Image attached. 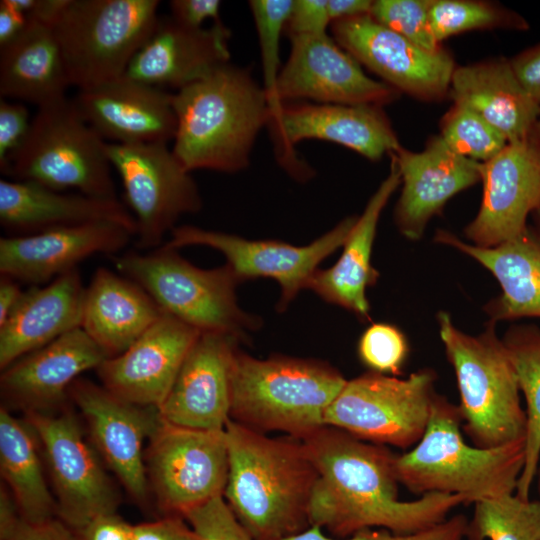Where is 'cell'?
<instances>
[{
  "instance_id": "obj_37",
  "label": "cell",
  "mask_w": 540,
  "mask_h": 540,
  "mask_svg": "<svg viewBox=\"0 0 540 540\" xmlns=\"http://www.w3.org/2000/svg\"><path fill=\"white\" fill-rule=\"evenodd\" d=\"M429 17L433 34L439 43L471 30L528 29L527 22L520 15L487 1L432 0Z\"/></svg>"
},
{
  "instance_id": "obj_29",
  "label": "cell",
  "mask_w": 540,
  "mask_h": 540,
  "mask_svg": "<svg viewBox=\"0 0 540 540\" xmlns=\"http://www.w3.org/2000/svg\"><path fill=\"white\" fill-rule=\"evenodd\" d=\"M434 240L473 258L498 281L501 294L483 310L489 320L540 318V238L532 227L520 236L494 247H480L438 229Z\"/></svg>"
},
{
  "instance_id": "obj_26",
  "label": "cell",
  "mask_w": 540,
  "mask_h": 540,
  "mask_svg": "<svg viewBox=\"0 0 540 540\" xmlns=\"http://www.w3.org/2000/svg\"><path fill=\"white\" fill-rule=\"evenodd\" d=\"M231 31L222 21L208 28H189L159 17L153 32L131 60L126 76L177 90L229 63Z\"/></svg>"
},
{
  "instance_id": "obj_32",
  "label": "cell",
  "mask_w": 540,
  "mask_h": 540,
  "mask_svg": "<svg viewBox=\"0 0 540 540\" xmlns=\"http://www.w3.org/2000/svg\"><path fill=\"white\" fill-rule=\"evenodd\" d=\"M448 96L479 114L508 142L529 137L540 118V106L522 88L509 60L502 58L456 67Z\"/></svg>"
},
{
  "instance_id": "obj_31",
  "label": "cell",
  "mask_w": 540,
  "mask_h": 540,
  "mask_svg": "<svg viewBox=\"0 0 540 540\" xmlns=\"http://www.w3.org/2000/svg\"><path fill=\"white\" fill-rule=\"evenodd\" d=\"M163 313L136 282L99 267L85 287L81 329L110 358L126 351Z\"/></svg>"
},
{
  "instance_id": "obj_51",
  "label": "cell",
  "mask_w": 540,
  "mask_h": 540,
  "mask_svg": "<svg viewBox=\"0 0 540 540\" xmlns=\"http://www.w3.org/2000/svg\"><path fill=\"white\" fill-rule=\"evenodd\" d=\"M29 18L6 0L0 1V48L17 38L30 24Z\"/></svg>"
},
{
  "instance_id": "obj_34",
  "label": "cell",
  "mask_w": 540,
  "mask_h": 540,
  "mask_svg": "<svg viewBox=\"0 0 540 540\" xmlns=\"http://www.w3.org/2000/svg\"><path fill=\"white\" fill-rule=\"evenodd\" d=\"M38 438L24 419L0 409V470L22 518L43 522L58 517L55 497L51 494L42 469Z\"/></svg>"
},
{
  "instance_id": "obj_43",
  "label": "cell",
  "mask_w": 540,
  "mask_h": 540,
  "mask_svg": "<svg viewBox=\"0 0 540 540\" xmlns=\"http://www.w3.org/2000/svg\"><path fill=\"white\" fill-rule=\"evenodd\" d=\"M467 524L466 516L457 514L428 530L415 534L399 535L386 529H366L341 539L327 537L319 526L310 525L304 531L281 540H464Z\"/></svg>"
},
{
  "instance_id": "obj_24",
  "label": "cell",
  "mask_w": 540,
  "mask_h": 540,
  "mask_svg": "<svg viewBox=\"0 0 540 540\" xmlns=\"http://www.w3.org/2000/svg\"><path fill=\"white\" fill-rule=\"evenodd\" d=\"M390 156L398 165L402 184L394 220L411 241L422 238L430 219L453 196L481 180L480 163L454 152L440 135L431 137L421 152L401 146Z\"/></svg>"
},
{
  "instance_id": "obj_25",
  "label": "cell",
  "mask_w": 540,
  "mask_h": 540,
  "mask_svg": "<svg viewBox=\"0 0 540 540\" xmlns=\"http://www.w3.org/2000/svg\"><path fill=\"white\" fill-rule=\"evenodd\" d=\"M107 358L81 328L74 329L1 370V397L24 412L54 411L78 376Z\"/></svg>"
},
{
  "instance_id": "obj_11",
  "label": "cell",
  "mask_w": 540,
  "mask_h": 540,
  "mask_svg": "<svg viewBox=\"0 0 540 540\" xmlns=\"http://www.w3.org/2000/svg\"><path fill=\"white\" fill-rule=\"evenodd\" d=\"M145 464L150 491L162 516L185 518L191 510L224 494L228 476L225 429L186 428L161 417L149 438Z\"/></svg>"
},
{
  "instance_id": "obj_16",
  "label": "cell",
  "mask_w": 540,
  "mask_h": 540,
  "mask_svg": "<svg viewBox=\"0 0 540 540\" xmlns=\"http://www.w3.org/2000/svg\"><path fill=\"white\" fill-rule=\"evenodd\" d=\"M69 398L83 415L91 444L140 507L150 501V486L143 444L161 416L157 407L124 400L102 385L78 378Z\"/></svg>"
},
{
  "instance_id": "obj_7",
  "label": "cell",
  "mask_w": 540,
  "mask_h": 540,
  "mask_svg": "<svg viewBox=\"0 0 540 540\" xmlns=\"http://www.w3.org/2000/svg\"><path fill=\"white\" fill-rule=\"evenodd\" d=\"M118 272L140 285L167 314L200 332H215L244 341L262 319L238 304L241 283L228 264L199 268L165 244L147 253L111 256Z\"/></svg>"
},
{
  "instance_id": "obj_19",
  "label": "cell",
  "mask_w": 540,
  "mask_h": 540,
  "mask_svg": "<svg viewBox=\"0 0 540 540\" xmlns=\"http://www.w3.org/2000/svg\"><path fill=\"white\" fill-rule=\"evenodd\" d=\"M483 197L475 218L465 227L471 244L494 247L527 228V218L540 208V140L508 142L496 156L479 164Z\"/></svg>"
},
{
  "instance_id": "obj_22",
  "label": "cell",
  "mask_w": 540,
  "mask_h": 540,
  "mask_svg": "<svg viewBox=\"0 0 540 540\" xmlns=\"http://www.w3.org/2000/svg\"><path fill=\"white\" fill-rule=\"evenodd\" d=\"M172 94L124 75L79 90L73 102L83 119L110 143L167 144L177 130Z\"/></svg>"
},
{
  "instance_id": "obj_45",
  "label": "cell",
  "mask_w": 540,
  "mask_h": 540,
  "mask_svg": "<svg viewBox=\"0 0 540 540\" xmlns=\"http://www.w3.org/2000/svg\"><path fill=\"white\" fill-rule=\"evenodd\" d=\"M331 20L327 0H294L285 32L290 37L326 34Z\"/></svg>"
},
{
  "instance_id": "obj_12",
  "label": "cell",
  "mask_w": 540,
  "mask_h": 540,
  "mask_svg": "<svg viewBox=\"0 0 540 540\" xmlns=\"http://www.w3.org/2000/svg\"><path fill=\"white\" fill-rule=\"evenodd\" d=\"M112 167L124 188L136 225V245L156 249L184 214L202 207L198 186L165 143L106 144Z\"/></svg>"
},
{
  "instance_id": "obj_35",
  "label": "cell",
  "mask_w": 540,
  "mask_h": 540,
  "mask_svg": "<svg viewBox=\"0 0 540 540\" xmlns=\"http://www.w3.org/2000/svg\"><path fill=\"white\" fill-rule=\"evenodd\" d=\"M502 341L525 400L527 417L525 463L515 493L529 499L540 466V328L533 324L512 325Z\"/></svg>"
},
{
  "instance_id": "obj_56",
  "label": "cell",
  "mask_w": 540,
  "mask_h": 540,
  "mask_svg": "<svg viewBox=\"0 0 540 540\" xmlns=\"http://www.w3.org/2000/svg\"><path fill=\"white\" fill-rule=\"evenodd\" d=\"M534 482L536 483L537 492H538L539 500H540V466H539V468L537 470V474H536Z\"/></svg>"
},
{
  "instance_id": "obj_10",
  "label": "cell",
  "mask_w": 540,
  "mask_h": 540,
  "mask_svg": "<svg viewBox=\"0 0 540 540\" xmlns=\"http://www.w3.org/2000/svg\"><path fill=\"white\" fill-rule=\"evenodd\" d=\"M436 380L432 368L406 378L368 371L346 381L325 413V425L366 442L409 450L428 425Z\"/></svg>"
},
{
  "instance_id": "obj_1",
  "label": "cell",
  "mask_w": 540,
  "mask_h": 540,
  "mask_svg": "<svg viewBox=\"0 0 540 540\" xmlns=\"http://www.w3.org/2000/svg\"><path fill=\"white\" fill-rule=\"evenodd\" d=\"M317 471L309 503L310 525L346 538L380 527L399 535L428 530L448 518L463 497L427 493L399 499L397 454L324 426L301 440Z\"/></svg>"
},
{
  "instance_id": "obj_47",
  "label": "cell",
  "mask_w": 540,
  "mask_h": 540,
  "mask_svg": "<svg viewBox=\"0 0 540 540\" xmlns=\"http://www.w3.org/2000/svg\"><path fill=\"white\" fill-rule=\"evenodd\" d=\"M0 540H79L78 533L59 517L43 522H28L23 518Z\"/></svg>"
},
{
  "instance_id": "obj_50",
  "label": "cell",
  "mask_w": 540,
  "mask_h": 540,
  "mask_svg": "<svg viewBox=\"0 0 540 540\" xmlns=\"http://www.w3.org/2000/svg\"><path fill=\"white\" fill-rule=\"evenodd\" d=\"M77 533L79 540H132V525L111 513L93 519Z\"/></svg>"
},
{
  "instance_id": "obj_2",
  "label": "cell",
  "mask_w": 540,
  "mask_h": 540,
  "mask_svg": "<svg viewBox=\"0 0 540 540\" xmlns=\"http://www.w3.org/2000/svg\"><path fill=\"white\" fill-rule=\"evenodd\" d=\"M225 434L223 497L252 538L281 540L307 529L317 471L303 442L271 438L231 419Z\"/></svg>"
},
{
  "instance_id": "obj_17",
  "label": "cell",
  "mask_w": 540,
  "mask_h": 540,
  "mask_svg": "<svg viewBox=\"0 0 540 540\" xmlns=\"http://www.w3.org/2000/svg\"><path fill=\"white\" fill-rule=\"evenodd\" d=\"M290 40L289 58L277 78L272 114L282 103L297 100L382 107L398 98L396 89L367 76L361 64L327 33Z\"/></svg>"
},
{
  "instance_id": "obj_54",
  "label": "cell",
  "mask_w": 540,
  "mask_h": 540,
  "mask_svg": "<svg viewBox=\"0 0 540 540\" xmlns=\"http://www.w3.org/2000/svg\"><path fill=\"white\" fill-rule=\"evenodd\" d=\"M24 291L17 280L0 275V326L19 303Z\"/></svg>"
},
{
  "instance_id": "obj_5",
  "label": "cell",
  "mask_w": 540,
  "mask_h": 540,
  "mask_svg": "<svg viewBox=\"0 0 540 540\" xmlns=\"http://www.w3.org/2000/svg\"><path fill=\"white\" fill-rule=\"evenodd\" d=\"M330 364L236 350L231 367L230 419L252 430L303 440L326 426L325 413L346 383Z\"/></svg>"
},
{
  "instance_id": "obj_30",
  "label": "cell",
  "mask_w": 540,
  "mask_h": 540,
  "mask_svg": "<svg viewBox=\"0 0 540 540\" xmlns=\"http://www.w3.org/2000/svg\"><path fill=\"white\" fill-rule=\"evenodd\" d=\"M401 184V173L393 157L388 176L366 204L362 214L343 244L337 262L328 269H318L308 289L324 301L340 306L359 319H370L367 289L379 277L371 263L379 218L388 200Z\"/></svg>"
},
{
  "instance_id": "obj_21",
  "label": "cell",
  "mask_w": 540,
  "mask_h": 540,
  "mask_svg": "<svg viewBox=\"0 0 540 540\" xmlns=\"http://www.w3.org/2000/svg\"><path fill=\"white\" fill-rule=\"evenodd\" d=\"M236 337L202 332L158 408L166 421L192 429L222 431L230 419L231 367Z\"/></svg>"
},
{
  "instance_id": "obj_53",
  "label": "cell",
  "mask_w": 540,
  "mask_h": 540,
  "mask_svg": "<svg viewBox=\"0 0 540 540\" xmlns=\"http://www.w3.org/2000/svg\"><path fill=\"white\" fill-rule=\"evenodd\" d=\"M22 519L16 501L4 484L0 488V539L8 535Z\"/></svg>"
},
{
  "instance_id": "obj_52",
  "label": "cell",
  "mask_w": 540,
  "mask_h": 540,
  "mask_svg": "<svg viewBox=\"0 0 540 540\" xmlns=\"http://www.w3.org/2000/svg\"><path fill=\"white\" fill-rule=\"evenodd\" d=\"M372 4L371 0H327L331 24L338 20L369 14Z\"/></svg>"
},
{
  "instance_id": "obj_33",
  "label": "cell",
  "mask_w": 540,
  "mask_h": 540,
  "mask_svg": "<svg viewBox=\"0 0 540 540\" xmlns=\"http://www.w3.org/2000/svg\"><path fill=\"white\" fill-rule=\"evenodd\" d=\"M71 86L63 57L48 25L31 21L0 48V95L40 107L66 98Z\"/></svg>"
},
{
  "instance_id": "obj_8",
  "label": "cell",
  "mask_w": 540,
  "mask_h": 540,
  "mask_svg": "<svg viewBox=\"0 0 540 540\" xmlns=\"http://www.w3.org/2000/svg\"><path fill=\"white\" fill-rule=\"evenodd\" d=\"M157 0H66L51 25L71 86L118 79L159 20Z\"/></svg>"
},
{
  "instance_id": "obj_57",
  "label": "cell",
  "mask_w": 540,
  "mask_h": 540,
  "mask_svg": "<svg viewBox=\"0 0 540 540\" xmlns=\"http://www.w3.org/2000/svg\"><path fill=\"white\" fill-rule=\"evenodd\" d=\"M535 131H536V134H537V136H538V138L540 140V118H539L538 123L536 125Z\"/></svg>"
},
{
  "instance_id": "obj_28",
  "label": "cell",
  "mask_w": 540,
  "mask_h": 540,
  "mask_svg": "<svg viewBox=\"0 0 540 540\" xmlns=\"http://www.w3.org/2000/svg\"><path fill=\"white\" fill-rule=\"evenodd\" d=\"M85 287L78 268L30 286L0 326V369L81 328Z\"/></svg>"
},
{
  "instance_id": "obj_3",
  "label": "cell",
  "mask_w": 540,
  "mask_h": 540,
  "mask_svg": "<svg viewBox=\"0 0 540 540\" xmlns=\"http://www.w3.org/2000/svg\"><path fill=\"white\" fill-rule=\"evenodd\" d=\"M177 130L172 148L188 171L236 173L250 163L269 121L265 90L248 67L223 64L172 94Z\"/></svg>"
},
{
  "instance_id": "obj_44",
  "label": "cell",
  "mask_w": 540,
  "mask_h": 540,
  "mask_svg": "<svg viewBox=\"0 0 540 540\" xmlns=\"http://www.w3.org/2000/svg\"><path fill=\"white\" fill-rule=\"evenodd\" d=\"M29 110L18 102L0 101V171L7 175L10 164L23 145L30 127Z\"/></svg>"
},
{
  "instance_id": "obj_4",
  "label": "cell",
  "mask_w": 540,
  "mask_h": 540,
  "mask_svg": "<svg viewBox=\"0 0 540 540\" xmlns=\"http://www.w3.org/2000/svg\"><path fill=\"white\" fill-rule=\"evenodd\" d=\"M524 463L525 440L489 449L468 444L458 405L436 393L422 438L397 454L396 470L415 495H458L474 504L516 492Z\"/></svg>"
},
{
  "instance_id": "obj_18",
  "label": "cell",
  "mask_w": 540,
  "mask_h": 540,
  "mask_svg": "<svg viewBox=\"0 0 540 540\" xmlns=\"http://www.w3.org/2000/svg\"><path fill=\"white\" fill-rule=\"evenodd\" d=\"M333 39L384 83L423 101L449 94L456 68L444 48L426 51L376 22L369 14L335 21Z\"/></svg>"
},
{
  "instance_id": "obj_15",
  "label": "cell",
  "mask_w": 540,
  "mask_h": 540,
  "mask_svg": "<svg viewBox=\"0 0 540 540\" xmlns=\"http://www.w3.org/2000/svg\"><path fill=\"white\" fill-rule=\"evenodd\" d=\"M267 127L278 161L301 179L311 174L310 167L294 151V146L303 140L337 143L371 161L401 147L382 107L373 105L285 102L269 116Z\"/></svg>"
},
{
  "instance_id": "obj_36",
  "label": "cell",
  "mask_w": 540,
  "mask_h": 540,
  "mask_svg": "<svg viewBox=\"0 0 540 540\" xmlns=\"http://www.w3.org/2000/svg\"><path fill=\"white\" fill-rule=\"evenodd\" d=\"M466 540H540V500L516 493L473 504Z\"/></svg>"
},
{
  "instance_id": "obj_40",
  "label": "cell",
  "mask_w": 540,
  "mask_h": 540,
  "mask_svg": "<svg viewBox=\"0 0 540 540\" xmlns=\"http://www.w3.org/2000/svg\"><path fill=\"white\" fill-rule=\"evenodd\" d=\"M431 4L432 0H376L369 15L416 46L437 52L443 48L431 28Z\"/></svg>"
},
{
  "instance_id": "obj_48",
  "label": "cell",
  "mask_w": 540,
  "mask_h": 540,
  "mask_svg": "<svg viewBox=\"0 0 540 540\" xmlns=\"http://www.w3.org/2000/svg\"><path fill=\"white\" fill-rule=\"evenodd\" d=\"M171 18L189 28H203L207 19L220 22L221 2L218 0H173L169 2Z\"/></svg>"
},
{
  "instance_id": "obj_20",
  "label": "cell",
  "mask_w": 540,
  "mask_h": 540,
  "mask_svg": "<svg viewBox=\"0 0 540 540\" xmlns=\"http://www.w3.org/2000/svg\"><path fill=\"white\" fill-rule=\"evenodd\" d=\"M201 333L164 312L126 351L96 368L102 386L129 402L159 408Z\"/></svg>"
},
{
  "instance_id": "obj_13",
  "label": "cell",
  "mask_w": 540,
  "mask_h": 540,
  "mask_svg": "<svg viewBox=\"0 0 540 540\" xmlns=\"http://www.w3.org/2000/svg\"><path fill=\"white\" fill-rule=\"evenodd\" d=\"M25 420L42 447L58 517L78 531L99 516L117 513L116 488L73 412L29 411Z\"/></svg>"
},
{
  "instance_id": "obj_55",
  "label": "cell",
  "mask_w": 540,
  "mask_h": 540,
  "mask_svg": "<svg viewBox=\"0 0 540 540\" xmlns=\"http://www.w3.org/2000/svg\"><path fill=\"white\" fill-rule=\"evenodd\" d=\"M533 220H534V227L533 230L537 234V236L540 238V208L536 210L533 214Z\"/></svg>"
},
{
  "instance_id": "obj_39",
  "label": "cell",
  "mask_w": 540,
  "mask_h": 540,
  "mask_svg": "<svg viewBox=\"0 0 540 540\" xmlns=\"http://www.w3.org/2000/svg\"><path fill=\"white\" fill-rule=\"evenodd\" d=\"M294 0H252L249 7L254 19L263 70V88L269 115L276 110L275 89L280 68V39Z\"/></svg>"
},
{
  "instance_id": "obj_49",
  "label": "cell",
  "mask_w": 540,
  "mask_h": 540,
  "mask_svg": "<svg viewBox=\"0 0 540 540\" xmlns=\"http://www.w3.org/2000/svg\"><path fill=\"white\" fill-rule=\"evenodd\" d=\"M509 64L522 88L540 106V44L517 54Z\"/></svg>"
},
{
  "instance_id": "obj_41",
  "label": "cell",
  "mask_w": 540,
  "mask_h": 540,
  "mask_svg": "<svg viewBox=\"0 0 540 540\" xmlns=\"http://www.w3.org/2000/svg\"><path fill=\"white\" fill-rule=\"evenodd\" d=\"M405 334L395 325L373 323L360 336L357 354L369 371L399 377L409 355Z\"/></svg>"
},
{
  "instance_id": "obj_42",
  "label": "cell",
  "mask_w": 540,
  "mask_h": 540,
  "mask_svg": "<svg viewBox=\"0 0 540 540\" xmlns=\"http://www.w3.org/2000/svg\"><path fill=\"white\" fill-rule=\"evenodd\" d=\"M185 519L199 540H254L223 496L215 497L191 510Z\"/></svg>"
},
{
  "instance_id": "obj_14",
  "label": "cell",
  "mask_w": 540,
  "mask_h": 540,
  "mask_svg": "<svg viewBox=\"0 0 540 540\" xmlns=\"http://www.w3.org/2000/svg\"><path fill=\"white\" fill-rule=\"evenodd\" d=\"M357 220L349 216L306 246L279 240H248L196 226L175 227L166 246H206L222 253L239 281L270 278L281 288L278 311H285L297 294L308 289L321 262L343 246Z\"/></svg>"
},
{
  "instance_id": "obj_9",
  "label": "cell",
  "mask_w": 540,
  "mask_h": 540,
  "mask_svg": "<svg viewBox=\"0 0 540 540\" xmlns=\"http://www.w3.org/2000/svg\"><path fill=\"white\" fill-rule=\"evenodd\" d=\"M106 144L73 100L65 98L38 108L6 176L55 191L74 188L92 197L116 199Z\"/></svg>"
},
{
  "instance_id": "obj_23",
  "label": "cell",
  "mask_w": 540,
  "mask_h": 540,
  "mask_svg": "<svg viewBox=\"0 0 540 540\" xmlns=\"http://www.w3.org/2000/svg\"><path fill=\"white\" fill-rule=\"evenodd\" d=\"M134 237L122 225L95 222L0 238V275L40 286L95 254L120 253Z\"/></svg>"
},
{
  "instance_id": "obj_46",
  "label": "cell",
  "mask_w": 540,
  "mask_h": 540,
  "mask_svg": "<svg viewBox=\"0 0 540 540\" xmlns=\"http://www.w3.org/2000/svg\"><path fill=\"white\" fill-rule=\"evenodd\" d=\"M132 540H199L187 520L164 515L154 521L132 525Z\"/></svg>"
},
{
  "instance_id": "obj_27",
  "label": "cell",
  "mask_w": 540,
  "mask_h": 540,
  "mask_svg": "<svg viewBox=\"0 0 540 540\" xmlns=\"http://www.w3.org/2000/svg\"><path fill=\"white\" fill-rule=\"evenodd\" d=\"M95 222L124 226L136 235V221L116 199L55 191L29 181L0 180V224L7 236Z\"/></svg>"
},
{
  "instance_id": "obj_38",
  "label": "cell",
  "mask_w": 540,
  "mask_h": 540,
  "mask_svg": "<svg viewBox=\"0 0 540 540\" xmlns=\"http://www.w3.org/2000/svg\"><path fill=\"white\" fill-rule=\"evenodd\" d=\"M440 130V137L454 152L478 163L490 160L508 144L484 118L459 104L443 116Z\"/></svg>"
},
{
  "instance_id": "obj_6",
  "label": "cell",
  "mask_w": 540,
  "mask_h": 540,
  "mask_svg": "<svg viewBox=\"0 0 540 540\" xmlns=\"http://www.w3.org/2000/svg\"><path fill=\"white\" fill-rule=\"evenodd\" d=\"M446 358L454 370L462 431L479 448H497L525 440L527 417L505 345L489 320L484 330L468 334L451 315L436 316Z\"/></svg>"
}]
</instances>
